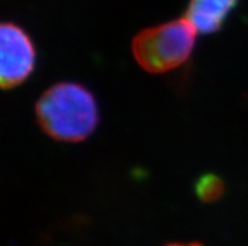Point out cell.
<instances>
[{"mask_svg": "<svg viewBox=\"0 0 248 246\" xmlns=\"http://www.w3.org/2000/svg\"><path fill=\"white\" fill-rule=\"evenodd\" d=\"M37 118L43 131L62 142H79L96 130L98 109L90 90L77 83L54 84L37 103Z\"/></svg>", "mask_w": 248, "mask_h": 246, "instance_id": "cell-1", "label": "cell"}, {"mask_svg": "<svg viewBox=\"0 0 248 246\" xmlns=\"http://www.w3.org/2000/svg\"><path fill=\"white\" fill-rule=\"evenodd\" d=\"M195 35L197 29L188 19H176L140 31L132 41V53L146 72H169L190 57Z\"/></svg>", "mask_w": 248, "mask_h": 246, "instance_id": "cell-2", "label": "cell"}, {"mask_svg": "<svg viewBox=\"0 0 248 246\" xmlns=\"http://www.w3.org/2000/svg\"><path fill=\"white\" fill-rule=\"evenodd\" d=\"M35 66V49L23 29L0 23V87L12 88L23 83Z\"/></svg>", "mask_w": 248, "mask_h": 246, "instance_id": "cell-3", "label": "cell"}, {"mask_svg": "<svg viewBox=\"0 0 248 246\" xmlns=\"http://www.w3.org/2000/svg\"><path fill=\"white\" fill-rule=\"evenodd\" d=\"M238 0H190L186 18L203 34L222 28Z\"/></svg>", "mask_w": 248, "mask_h": 246, "instance_id": "cell-4", "label": "cell"}, {"mask_svg": "<svg viewBox=\"0 0 248 246\" xmlns=\"http://www.w3.org/2000/svg\"><path fill=\"white\" fill-rule=\"evenodd\" d=\"M223 192V185L217 176L205 174L197 185V193L203 201H214Z\"/></svg>", "mask_w": 248, "mask_h": 246, "instance_id": "cell-5", "label": "cell"}, {"mask_svg": "<svg viewBox=\"0 0 248 246\" xmlns=\"http://www.w3.org/2000/svg\"><path fill=\"white\" fill-rule=\"evenodd\" d=\"M169 246H202L199 244H186V245H180V244H173V245H169Z\"/></svg>", "mask_w": 248, "mask_h": 246, "instance_id": "cell-6", "label": "cell"}]
</instances>
